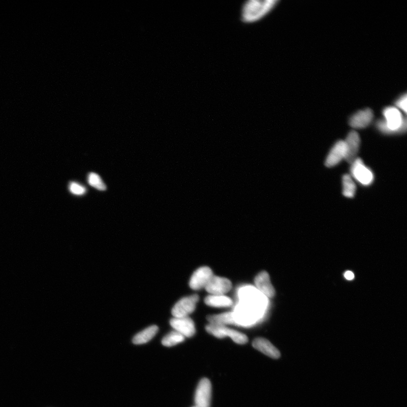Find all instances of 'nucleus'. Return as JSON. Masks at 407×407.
Returning a JSON list of instances; mask_svg holds the SVG:
<instances>
[{"label":"nucleus","instance_id":"obj_15","mask_svg":"<svg viewBox=\"0 0 407 407\" xmlns=\"http://www.w3.org/2000/svg\"><path fill=\"white\" fill-rule=\"evenodd\" d=\"M207 319L210 324L221 326L228 324L238 325L235 320L234 312L208 316Z\"/></svg>","mask_w":407,"mask_h":407},{"label":"nucleus","instance_id":"obj_5","mask_svg":"<svg viewBox=\"0 0 407 407\" xmlns=\"http://www.w3.org/2000/svg\"><path fill=\"white\" fill-rule=\"evenodd\" d=\"M199 297L198 295H193L181 299L174 306L172 315L175 318H182L189 317L195 310Z\"/></svg>","mask_w":407,"mask_h":407},{"label":"nucleus","instance_id":"obj_12","mask_svg":"<svg viewBox=\"0 0 407 407\" xmlns=\"http://www.w3.org/2000/svg\"><path fill=\"white\" fill-rule=\"evenodd\" d=\"M373 113L370 109L360 110L354 114L350 119L349 123L352 128L361 129L367 128L372 121Z\"/></svg>","mask_w":407,"mask_h":407},{"label":"nucleus","instance_id":"obj_19","mask_svg":"<svg viewBox=\"0 0 407 407\" xmlns=\"http://www.w3.org/2000/svg\"><path fill=\"white\" fill-rule=\"evenodd\" d=\"M184 339L183 335L173 331L165 336L162 340V344L166 347H172L183 342Z\"/></svg>","mask_w":407,"mask_h":407},{"label":"nucleus","instance_id":"obj_11","mask_svg":"<svg viewBox=\"0 0 407 407\" xmlns=\"http://www.w3.org/2000/svg\"><path fill=\"white\" fill-rule=\"evenodd\" d=\"M346 147L345 141L340 140L336 142L331 148L325 162V165L328 168L338 165L341 160L345 159Z\"/></svg>","mask_w":407,"mask_h":407},{"label":"nucleus","instance_id":"obj_10","mask_svg":"<svg viewBox=\"0 0 407 407\" xmlns=\"http://www.w3.org/2000/svg\"><path fill=\"white\" fill-rule=\"evenodd\" d=\"M345 143L346 147L345 159L349 163L352 164L357 159L359 152L360 144L359 135L355 131H352L349 134Z\"/></svg>","mask_w":407,"mask_h":407},{"label":"nucleus","instance_id":"obj_3","mask_svg":"<svg viewBox=\"0 0 407 407\" xmlns=\"http://www.w3.org/2000/svg\"><path fill=\"white\" fill-rule=\"evenodd\" d=\"M206 330L211 335L220 339L229 336L234 342L240 345L245 344L248 341L247 336L233 329L226 328L225 326L209 324L206 326Z\"/></svg>","mask_w":407,"mask_h":407},{"label":"nucleus","instance_id":"obj_2","mask_svg":"<svg viewBox=\"0 0 407 407\" xmlns=\"http://www.w3.org/2000/svg\"><path fill=\"white\" fill-rule=\"evenodd\" d=\"M384 120H379L377 127L381 132L386 134L403 133L406 132V120L400 110L395 107L386 108L383 112Z\"/></svg>","mask_w":407,"mask_h":407},{"label":"nucleus","instance_id":"obj_9","mask_svg":"<svg viewBox=\"0 0 407 407\" xmlns=\"http://www.w3.org/2000/svg\"><path fill=\"white\" fill-rule=\"evenodd\" d=\"M170 325L175 331L183 335L184 337H192L196 332L193 320L185 317L182 318H173L170 321Z\"/></svg>","mask_w":407,"mask_h":407},{"label":"nucleus","instance_id":"obj_4","mask_svg":"<svg viewBox=\"0 0 407 407\" xmlns=\"http://www.w3.org/2000/svg\"><path fill=\"white\" fill-rule=\"evenodd\" d=\"M351 164V172L357 181L364 185L372 183L374 180L373 173L366 167L361 159L357 158Z\"/></svg>","mask_w":407,"mask_h":407},{"label":"nucleus","instance_id":"obj_16","mask_svg":"<svg viewBox=\"0 0 407 407\" xmlns=\"http://www.w3.org/2000/svg\"><path fill=\"white\" fill-rule=\"evenodd\" d=\"M205 303L213 307H229L233 305V301L224 295H209L205 299Z\"/></svg>","mask_w":407,"mask_h":407},{"label":"nucleus","instance_id":"obj_14","mask_svg":"<svg viewBox=\"0 0 407 407\" xmlns=\"http://www.w3.org/2000/svg\"><path fill=\"white\" fill-rule=\"evenodd\" d=\"M254 348L264 354L273 359H278L280 356L279 351L270 341L263 338H256L253 343Z\"/></svg>","mask_w":407,"mask_h":407},{"label":"nucleus","instance_id":"obj_20","mask_svg":"<svg viewBox=\"0 0 407 407\" xmlns=\"http://www.w3.org/2000/svg\"><path fill=\"white\" fill-rule=\"evenodd\" d=\"M88 182L92 187L100 191H105L107 189L106 185L103 182L100 176L95 173H90L88 176Z\"/></svg>","mask_w":407,"mask_h":407},{"label":"nucleus","instance_id":"obj_6","mask_svg":"<svg viewBox=\"0 0 407 407\" xmlns=\"http://www.w3.org/2000/svg\"><path fill=\"white\" fill-rule=\"evenodd\" d=\"M232 288L231 281L226 278L213 275L205 286L207 292L213 295H224Z\"/></svg>","mask_w":407,"mask_h":407},{"label":"nucleus","instance_id":"obj_8","mask_svg":"<svg viewBox=\"0 0 407 407\" xmlns=\"http://www.w3.org/2000/svg\"><path fill=\"white\" fill-rule=\"evenodd\" d=\"M213 275L212 270L207 266H203L196 270L190 281V287L194 290L205 288Z\"/></svg>","mask_w":407,"mask_h":407},{"label":"nucleus","instance_id":"obj_7","mask_svg":"<svg viewBox=\"0 0 407 407\" xmlns=\"http://www.w3.org/2000/svg\"><path fill=\"white\" fill-rule=\"evenodd\" d=\"M212 386L210 381L203 379L200 381L195 394L197 407H210Z\"/></svg>","mask_w":407,"mask_h":407},{"label":"nucleus","instance_id":"obj_18","mask_svg":"<svg viewBox=\"0 0 407 407\" xmlns=\"http://www.w3.org/2000/svg\"><path fill=\"white\" fill-rule=\"evenodd\" d=\"M343 194L345 197L353 198L355 195L356 187L351 176L345 175L342 178Z\"/></svg>","mask_w":407,"mask_h":407},{"label":"nucleus","instance_id":"obj_17","mask_svg":"<svg viewBox=\"0 0 407 407\" xmlns=\"http://www.w3.org/2000/svg\"><path fill=\"white\" fill-rule=\"evenodd\" d=\"M159 328L152 325L136 335L133 340L135 345H143L148 342L158 332Z\"/></svg>","mask_w":407,"mask_h":407},{"label":"nucleus","instance_id":"obj_23","mask_svg":"<svg viewBox=\"0 0 407 407\" xmlns=\"http://www.w3.org/2000/svg\"><path fill=\"white\" fill-rule=\"evenodd\" d=\"M345 277L349 280H353L354 278V274L351 271H347L345 274Z\"/></svg>","mask_w":407,"mask_h":407},{"label":"nucleus","instance_id":"obj_22","mask_svg":"<svg viewBox=\"0 0 407 407\" xmlns=\"http://www.w3.org/2000/svg\"><path fill=\"white\" fill-rule=\"evenodd\" d=\"M406 94L405 93L402 95V96L397 100L395 103L396 107L403 110L405 113H406Z\"/></svg>","mask_w":407,"mask_h":407},{"label":"nucleus","instance_id":"obj_21","mask_svg":"<svg viewBox=\"0 0 407 407\" xmlns=\"http://www.w3.org/2000/svg\"><path fill=\"white\" fill-rule=\"evenodd\" d=\"M70 192L76 195H82L86 193V189L76 182H72L69 185Z\"/></svg>","mask_w":407,"mask_h":407},{"label":"nucleus","instance_id":"obj_13","mask_svg":"<svg viewBox=\"0 0 407 407\" xmlns=\"http://www.w3.org/2000/svg\"><path fill=\"white\" fill-rule=\"evenodd\" d=\"M255 284L256 288L269 298L274 297L275 292L272 285L270 280L269 274L265 271H261L255 279Z\"/></svg>","mask_w":407,"mask_h":407},{"label":"nucleus","instance_id":"obj_1","mask_svg":"<svg viewBox=\"0 0 407 407\" xmlns=\"http://www.w3.org/2000/svg\"><path fill=\"white\" fill-rule=\"evenodd\" d=\"M278 0H247L240 10V21L244 24L258 23L267 17L278 6Z\"/></svg>","mask_w":407,"mask_h":407}]
</instances>
